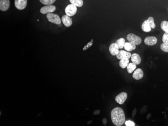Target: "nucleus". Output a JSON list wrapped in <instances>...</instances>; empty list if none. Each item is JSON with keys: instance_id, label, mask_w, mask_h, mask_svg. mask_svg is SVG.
<instances>
[{"instance_id": "4", "label": "nucleus", "mask_w": 168, "mask_h": 126, "mask_svg": "<svg viewBox=\"0 0 168 126\" xmlns=\"http://www.w3.org/2000/svg\"><path fill=\"white\" fill-rule=\"evenodd\" d=\"M77 11V6L73 4L68 5L65 9V13L66 15L69 17L73 16L76 14Z\"/></svg>"}, {"instance_id": "19", "label": "nucleus", "mask_w": 168, "mask_h": 126, "mask_svg": "<svg viewBox=\"0 0 168 126\" xmlns=\"http://www.w3.org/2000/svg\"><path fill=\"white\" fill-rule=\"evenodd\" d=\"M69 2H71L72 4L78 7H81L84 4L83 0H69Z\"/></svg>"}, {"instance_id": "28", "label": "nucleus", "mask_w": 168, "mask_h": 126, "mask_svg": "<svg viewBox=\"0 0 168 126\" xmlns=\"http://www.w3.org/2000/svg\"></svg>"}, {"instance_id": "3", "label": "nucleus", "mask_w": 168, "mask_h": 126, "mask_svg": "<svg viewBox=\"0 0 168 126\" xmlns=\"http://www.w3.org/2000/svg\"><path fill=\"white\" fill-rule=\"evenodd\" d=\"M127 40L130 42L134 43L136 45L140 44L142 43V39L140 37L138 36L135 35L134 34L129 33L127 35Z\"/></svg>"}, {"instance_id": "16", "label": "nucleus", "mask_w": 168, "mask_h": 126, "mask_svg": "<svg viewBox=\"0 0 168 126\" xmlns=\"http://www.w3.org/2000/svg\"><path fill=\"white\" fill-rule=\"evenodd\" d=\"M129 60L128 58H122L120 60L119 62L120 66L122 69H124L127 67V65L129 64Z\"/></svg>"}, {"instance_id": "18", "label": "nucleus", "mask_w": 168, "mask_h": 126, "mask_svg": "<svg viewBox=\"0 0 168 126\" xmlns=\"http://www.w3.org/2000/svg\"><path fill=\"white\" fill-rule=\"evenodd\" d=\"M136 69V64H135V63H133V62L129 63V64L127 65V72L129 73H131Z\"/></svg>"}, {"instance_id": "15", "label": "nucleus", "mask_w": 168, "mask_h": 126, "mask_svg": "<svg viewBox=\"0 0 168 126\" xmlns=\"http://www.w3.org/2000/svg\"><path fill=\"white\" fill-rule=\"evenodd\" d=\"M124 47L127 51L130 52V51H131L136 49V45L133 43L130 42H125Z\"/></svg>"}, {"instance_id": "7", "label": "nucleus", "mask_w": 168, "mask_h": 126, "mask_svg": "<svg viewBox=\"0 0 168 126\" xmlns=\"http://www.w3.org/2000/svg\"><path fill=\"white\" fill-rule=\"evenodd\" d=\"M127 98V93L123 92V93H120L116 96L115 100H116V102L120 105H122V104H124V102H125V101L126 100Z\"/></svg>"}, {"instance_id": "20", "label": "nucleus", "mask_w": 168, "mask_h": 126, "mask_svg": "<svg viewBox=\"0 0 168 126\" xmlns=\"http://www.w3.org/2000/svg\"><path fill=\"white\" fill-rule=\"evenodd\" d=\"M116 43L118 45L119 49H122L124 46L125 43V39L123 38H121L120 39H118L116 41Z\"/></svg>"}, {"instance_id": "27", "label": "nucleus", "mask_w": 168, "mask_h": 126, "mask_svg": "<svg viewBox=\"0 0 168 126\" xmlns=\"http://www.w3.org/2000/svg\"><path fill=\"white\" fill-rule=\"evenodd\" d=\"M92 43H93V40H92L91 42H90V43H89L88 44H87V45H86V46H85V47H84V48H83V50H84V51H85V50H86V49H88V48H89V47H90V46H91L92 45Z\"/></svg>"}, {"instance_id": "5", "label": "nucleus", "mask_w": 168, "mask_h": 126, "mask_svg": "<svg viewBox=\"0 0 168 126\" xmlns=\"http://www.w3.org/2000/svg\"><path fill=\"white\" fill-rule=\"evenodd\" d=\"M56 10V7L54 5H49L47 6H43L41 8L40 12L42 14H47L49 13H52L55 11Z\"/></svg>"}, {"instance_id": "12", "label": "nucleus", "mask_w": 168, "mask_h": 126, "mask_svg": "<svg viewBox=\"0 0 168 126\" xmlns=\"http://www.w3.org/2000/svg\"><path fill=\"white\" fill-rule=\"evenodd\" d=\"M144 71L142 69H136L133 73V77L136 80H140L144 77Z\"/></svg>"}, {"instance_id": "21", "label": "nucleus", "mask_w": 168, "mask_h": 126, "mask_svg": "<svg viewBox=\"0 0 168 126\" xmlns=\"http://www.w3.org/2000/svg\"><path fill=\"white\" fill-rule=\"evenodd\" d=\"M161 29L165 32L168 33V22L167 21H163L161 24Z\"/></svg>"}, {"instance_id": "14", "label": "nucleus", "mask_w": 168, "mask_h": 126, "mask_svg": "<svg viewBox=\"0 0 168 126\" xmlns=\"http://www.w3.org/2000/svg\"><path fill=\"white\" fill-rule=\"evenodd\" d=\"M131 61L133 63H135L136 65L140 64L142 62V59H141L140 56L137 53H134V54H132L131 56Z\"/></svg>"}, {"instance_id": "9", "label": "nucleus", "mask_w": 168, "mask_h": 126, "mask_svg": "<svg viewBox=\"0 0 168 126\" xmlns=\"http://www.w3.org/2000/svg\"><path fill=\"white\" fill-rule=\"evenodd\" d=\"M158 40L156 37L154 36H149L146 37L144 39V43L149 46H153L157 44Z\"/></svg>"}, {"instance_id": "22", "label": "nucleus", "mask_w": 168, "mask_h": 126, "mask_svg": "<svg viewBox=\"0 0 168 126\" xmlns=\"http://www.w3.org/2000/svg\"><path fill=\"white\" fill-rule=\"evenodd\" d=\"M147 21H148V24H149V26L151 27V29H155L156 27V24L154 22L153 17H149Z\"/></svg>"}, {"instance_id": "17", "label": "nucleus", "mask_w": 168, "mask_h": 126, "mask_svg": "<svg viewBox=\"0 0 168 126\" xmlns=\"http://www.w3.org/2000/svg\"><path fill=\"white\" fill-rule=\"evenodd\" d=\"M142 28L143 31L145 32H149L151 31V28L149 26V24H148V21L145 20L142 23Z\"/></svg>"}, {"instance_id": "26", "label": "nucleus", "mask_w": 168, "mask_h": 126, "mask_svg": "<svg viewBox=\"0 0 168 126\" xmlns=\"http://www.w3.org/2000/svg\"><path fill=\"white\" fill-rule=\"evenodd\" d=\"M125 125L126 126H135V123L133 122L131 120H127L125 123Z\"/></svg>"}, {"instance_id": "1", "label": "nucleus", "mask_w": 168, "mask_h": 126, "mask_svg": "<svg viewBox=\"0 0 168 126\" xmlns=\"http://www.w3.org/2000/svg\"><path fill=\"white\" fill-rule=\"evenodd\" d=\"M112 122L116 126H121L125 122V114L121 108L117 107L113 109L111 113Z\"/></svg>"}, {"instance_id": "10", "label": "nucleus", "mask_w": 168, "mask_h": 126, "mask_svg": "<svg viewBox=\"0 0 168 126\" xmlns=\"http://www.w3.org/2000/svg\"><path fill=\"white\" fill-rule=\"evenodd\" d=\"M9 0H0V10L2 11H6L10 7Z\"/></svg>"}, {"instance_id": "23", "label": "nucleus", "mask_w": 168, "mask_h": 126, "mask_svg": "<svg viewBox=\"0 0 168 126\" xmlns=\"http://www.w3.org/2000/svg\"><path fill=\"white\" fill-rule=\"evenodd\" d=\"M39 1L43 5H52V4H53L56 0H39Z\"/></svg>"}, {"instance_id": "24", "label": "nucleus", "mask_w": 168, "mask_h": 126, "mask_svg": "<svg viewBox=\"0 0 168 126\" xmlns=\"http://www.w3.org/2000/svg\"><path fill=\"white\" fill-rule=\"evenodd\" d=\"M161 49L162 51L168 53V44H166V43H162L161 45Z\"/></svg>"}, {"instance_id": "11", "label": "nucleus", "mask_w": 168, "mask_h": 126, "mask_svg": "<svg viewBox=\"0 0 168 126\" xmlns=\"http://www.w3.org/2000/svg\"><path fill=\"white\" fill-rule=\"evenodd\" d=\"M119 47L116 43H112L109 46V51L111 54L113 56H115L119 51Z\"/></svg>"}, {"instance_id": "6", "label": "nucleus", "mask_w": 168, "mask_h": 126, "mask_svg": "<svg viewBox=\"0 0 168 126\" xmlns=\"http://www.w3.org/2000/svg\"><path fill=\"white\" fill-rule=\"evenodd\" d=\"M15 7L17 9L22 10L25 9L27 4V0H15Z\"/></svg>"}, {"instance_id": "8", "label": "nucleus", "mask_w": 168, "mask_h": 126, "mask_svg": "<svg viewBox=\"0 0 168 126\" xmlns=\"http://www.w3.org/2000/svg\"><path fill=\"white\" fill-rule=\"evenodd\" d=\"M116 56L118 60H121L122 58H128L129 59L131 57V54L128 51H126L124 50H120Z\"/></svg>"}, {"instance_id": "25", "label": "nucleus", "mask_w": 168, "mask_h": 126, "mask_svg": "<svg viewBox=\"0 0 168 126\" xmlns=\"http://www.w3.org/2000/svg\"><path fill=\"white\" fill-rule=\"evenodd\" d=\"M162 41L164 43L168 44V33H164L162 36Z\"/></svg>"}, {"instance_id": "2", "label": "nucleus", "mask_w": 168, "mask_h": 126, "mask_svg": "<svg viewBox=\"0 0 168 126\" xmlns=\"http://www.w3.org/2000/svg\"><path fill=\"white\" fill-rule=\"evenodd\" d=\"M47 19L49 22L54 23V24L60 25L61 24L62 20L58 15L53 14V13H49L47 14Z\"/></svg>"}, {"instance_id": "13", "label": "nucleus", "mask_w": 168, "mask_h": 126, "mask_svg": "<svg viewBox=\"0 0 168 126\" xmlns=\"http://www.w3.org/2000/svg\"><path fill=\"white\" fill-rule=\"evenodd\" d=\"M62 21L64 25L67 27H69L73 24L72 18L67 15H64L62 17Z\"/></svg>"}]
</instances>
